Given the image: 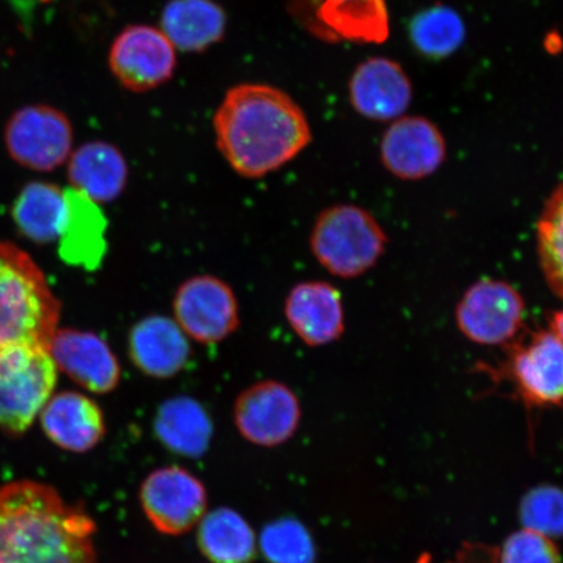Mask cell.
<instances>
[{
    "label": "cell",
    "mask_w": 563,
    "mask_h": 563,
    "mask_svg": "<svg viewBox=\"0 0 563 563\" xmlns=\"http://www.w3.org/2000/svg\"><path fill=\"white\" fill-rule=\"evenodd\" d=\"M232 415L244 440L256 446L276 448L297 433L301 406L291 387L277 379H263L239 394Z\"/></svg>",
    "instance_id": "obj_11"
},
{
    "label": "cell",
    "mask_w": 563,
    "mask_h": 563,
    "mask_svg": "<svg viewBox=\"0 0 563 563\" xmlns=\"http://www.w3.org/2000/svg\"><path fill=\"white\" fill-rule=\"evenodd\" d=\"M284 314L295 335L308 347L329 346L346 330L342 294L323 280H305L288 291Z\"/></svg>",
    "instance_id": "obj_14"
},
{
    "label": "cell",
    "mask_w": 563,
    "mask_h": 563,
    "mask_svg": "<svg viewBox=\"0 0 563 563\" xmlns=\"http://www.w3.org/2000/svg\"><path fill=\"white\" fill-rule=\"evenodd\" d=\"M466 35L463 20L448 7L421 11L410 24V38L417 51L432 59L445 58L461 47Z\"/></svg>",
    "instance_id": "obj_25"
},
{
    "label": "cell",
    "mask_w": 563,
    "mask_h": 563,
    "mask_svg": "<svg viewBox=\"0 0 563 563\" xmlns=\"http://www.w3.org/2000/svg\"><path fill=\"white\" fill-rule=\"evenodd\" d=\"M262 552L271 563H314L316 548L307 528L295 519L267 525L262 533Z\"/></svg>",
    "instance_id": "obj_27"
},
{
    "label": "cell",
    "mask_w": 563,
    "mask_h": 563,
    "mask_svg": "<svg viewBox=\"0 0 563 563\" xmlns=\"http://www.w3.org/2000/svg\"><path fill=\"white\" fill-rule=\"evenodd\" d=\"M154 431L172 452L199 457L210 445L213 422L206 408L195 398L176 396L159 406Z\"/></svg>",
    "instance_id": "obj_21"
},
{
    "label": "cell",
    "mask_w": 563,
    "mask_h": 563,
    "mask_svg": "<svg viewBox=\"0 0 563 563\" xmlns=\"http://www.w3.org/2000/svg\"><path fill=\"white\" fill-rule=\"evenodd\" d=\"M478 369L522 404L530 419L537 411L563 410V344L549 329H525L506 344L501 362Z\"/></svg>",
    "instance_id": "obj_4"
},
{
    "label": "cell",
    "mask_w": 563,
    "mask_h": 563,
    "mask_svg": "<svg viewBox=\"0 0 563 563\" xmlns=\"http://www.w3.org/2000/svg\"><path fill=\"white\" fill-rule=\"evenodd\" d=\"M12 217L31 241L42 244L58 241L67 220L66 189L48 183H31L13 203Z\"/></svg>",
    "instance_id": "obj_24"
},
{
    "label": "cell",
    "mask_w": 563,
    "mask_h": 563,
    "mask_svg": "<svg viewBox=\"0 0 563 563\" xmlns=\"http://www.w3.org/2000/svg\"><path fill=\"white\" fill-rule=\"evenodd\" d=\"M526 300L506 280L482 278L463 294L455 309L457 329L478 346H506L523 332Z\"/></svg>",
    "instance_id": "obj_7"
},
{
    "label": "cell",
    "mask_w": 563,
    "mask_h": 563,
    "mask_svg": "<svg viewBox=\"0 0 563 563\" xmlns=\"http://www.w3.org/2000/svg\"><path fill=\"white\" fill-rule=\"evenodd\" d=\"M379 154L386 170L398 179L420 180L445 161L446 141L427 118L400 117L386 130Z\"/></svg>",
    "instance_id": "obj_13"
},
{
    "label": "cell",
    "mask_w": 563,
    "mask_h": 563,
    "mask_svg": "<svg viewBox=\"0 0 563 563\" xmlns=\"http://www.w3.org/2000/svg\"><path fill=\"white\" fill-rule=\"evenodd\" d=\"M133 367L144 376L168 379L186 371L194 357L191 340L173 317L150 314L133 323L126 336Z\"/></svg>",
    "instance_id": "obj_15"
},
{
    "label": "cell",
    "mask_w": 563,
    "mask_h": 563,
    "mask_svg": "<svg viewBox=\"0 0 563 563\" xmlns=\"http://www.w3.org/2000/svg\"><path fill=\"white\" fill-rule=\"evenodd\" d=\"M48 352L55 364L84 389L108 394L121 384V362L100 335L79 330H56Z\"/></svg>",
    "instance_id": "obj_16"
},
{
    "label": "cell",
    "mask_w": 563,
    "mask_h": 563,
    "mask_svg": "<svg viewBox=\"0 0 563 563\" xmlns=\"http://www.w3.org/2000/svg\"><path fill=\"white\" fill-rule=\"evenodd\" d=\"M59 311V301L33 260L18 246L0 242V349H48Z\"/></svg>",
    "instance_id": "obj_3"
},
{
    "label": "cell",
    "mask_w": 563,
    "mask_h": 563,
    "mask_svg": "<svg viewBox=\"0 0 563 563\" xmlns=\"http://www.w3.org/2000/svg\"><path fill=\"white\" fill-rule=\"evenodd\" d=\"M95 520L51 485L19 481L0 488V563H100Z\"/></svg>",
    "instance_id": "obj_2"
},
{
    "label": "cell",
    "mask_w": 563,
    "mask_h": 563,
    "mask_svg": "<svg viewBox=\"0 0 563 563\" xmlns=\"http://www.w3.org/2000/svg\"><path fill=\"white\" fill-rule=\"evenodd\" d=\"M541 272L551 291L563 300V181L544 203L537 224Z\"/></svg>",
    "instance_id": "obj_26"
},
{
    "label": "cell",
    "mask_w": 563,
    "mask_h": 563,
    "mask_svg": "<svg viewBox=\"0 0 563 563\" xmlns=\"http://www.w3.org/2000/svg\"><path fill=\"white\" fill-rule=\"evenodd\" d=\"M4 140L10 156L19 165L35 172H53L69 157L74 131L58 109L32 104L11 117Z\"/></svg>",
    "instance_id": "obj_10"
},
{
    "label": "cell",
    "mask_w": 563,
    "mask_h": 563,
    "mask_svg": "<svg viewBox=\"0 0 563 563\" xmlns=\"http://www.w3.org/2000/svg\"><path fill=\"white\" fill-rule=\"evenodd\" d=\"M139 499L151 525L167 537L194 530L208 510L206 485L180 466L154 470L141 483Z\"/></svg>",
    "instance_id": "obj_9"
},
{
    "label": "cell",
    "mask_w": 563,
    "mask_h": 563,
    "mask_svg": "<svg viewBox=\"0 0 563 563\" xmlns=\"http://www.w3.org/2000/svg\"><path fill=\"white\" fill-rule=\"evenodd\" d=\"M349 89L354 109L371 121L398 119L412 100L410 77L399 63L387 58H371L358 65Z\"/></svg>",
    "instance_id": "obj_17"
},
{
    "label": "cell",
    "mask_w": 563,
    "mask_h": 563,
    "mask_svg": "<svg viewBox=\"0 0 563 563\" xmlns=\"http://www.w3.org/2000/svg\"><path fill=\"white\" fill-rule=\"evenodd\" d=\"M214 132L218 151L246 179L279 170L312 141L299 104L285 91L264 84L230 89L216 112Z\"/></svg>",
    "instance_id": "obj_1"
},
{
    "label": "cell",
    "mask_w": 563,
    "mask_h": 563,
    "mask_svg": "<svg viewBox=\"0 0 563 563\" xmlns=\"http://www.w3.org/2000/svg\"><path fill=\"white\" fill-rule=\"evenodd\" d=\"M42 427L55 445L74 453H87L106 433L103 412L93 399L75 391L48 400L41 413Z\"/></svg>",
    "instance_id": "obj_18"
},
{
    "label": "cell",
    "mask_w": 563,
    "mask_h": 563,
    "mask_svg": "<svg viewBox=\"0 0 563 563\" xmlns=\"http://www.w3.org/2000/svg\"><path fill=\"white\" fill-rule=\"evenodd\" d=\"M129 165L117 146L104 141L84 144L70 156L68 178L73 188L97 203L115 201L129 183Z\"/></svg>",
    "instance_id": "obj_20"
},
{
    "label": "cell",
    "mask_w": 563,
    "mask_h": 563,
    "mask_svg": "<svg viewBox=\"0 0 563 563\" xmlns=\"http://www.w3.org/2000/svg\"><path fill=\"white\" fill-rule=\"evenodd\" d=\"M498 563H561V554L552 539L523 528L498 549Z\"/></svg>",
    "instance_id": "obj_29"
},
{
    "label": "cell",
    "mask_w": 563,
    "mask_h": 563,
    "mask_svg": "<svg viewBox=\"0 0 563 563\" xmlns=\"http://www.w3.org/2000/svg\"><path fill=\"white\" fill-rule=\"evenodd\" d=\"M109 63L124 88L146 91L170 80L176 67L175 46L156 27L132 25L115 38Z\"/></svg>",
    "instance_id": "obj_12"
},
{
    "label": "cell",
    "mask_w": 563,
    "mask_h": 563,
    "mask_svg": "<svg viewBox=\"0 0 563 563\" xmlns=\"http://www.w3.org/2000/svg\"><path fill=\"white\" fill-rule=\"evenodd\" d=\"M312 2H313V7L316 9V15H317V12H319L321 7L323 4H325L327 0H312Z\"/></svg>",
    "instance_id": "obj_32"
},
{
    "label": "cell",
    "mask_w": 563,
    "mask_h": 563,
    "mask_svg": "<svg viewBox=\"0 0 563 563\" xmlns=\"http://www.w3.org/2000/svg\"><path fill=\"white\" fill-rule=\"evenodd\" d=\"M520 522L549 539L563 537V489L539 485L528 490L519 506Z\"/></svg>",
    "instance_id": "obj_28"
},
{
    "label": "cell",
    "mask_w": 563,
    "mask_h": 563,
    "mask_svg": "<svg viewBox=\"0 0 563 563\" xmlns=\"http://www.w3.org/2000/svg\"><path fill=\"white\" fill-rule=\"evenodd\" d=\"M67 220L59 238L63 262L96 271L108 252V220L98 203L77 189H66Z\"/></svg>",
    "instance_id": "obj_19"
},
{
    "label": "cell",
    "mask_w": 563,
    "mask_h": 563,
    "mask_svg": "<svg viewBox=\"0 0 563 563\" xmlns=\"http://www.w3.org/2000/svg\"><path fill=\"white\" fill-rule=\"evenodd\" d=\"M197 545L211 563H251L257 554L252 527L229 508L206 514L197 531Z\"/></svg>",
    "instance_id": "obj_23"
},
{
    "label": "cell",
    "mask_w": 563,
    "mask_h": 563,
    "mask_svg": "<svg viewBox=\"0 0 563 563\" xmlns=\"http://www.w3.org/2000/svg\"><path fill=\"white\" fill-rule=\"evenodd\" d=\"M449 563H498V549L485 544H464Z\"/></svg>",
    "instance_id": "obj_30"
},
{
    "label": "cell",
    "mask_w": 563,
    "mask_h": 563,
    "mask_svg": "<svg viewBox=\"0 0 563 563\" xmlns=\"http://www.w3.org/2000/svg\"><path fill=\"white\" fill-rule=\"evenodd\" d=\"M56 384L48 349L13 344L0 349V428L23 433L46 406Z\"/></svg>",
    "instance_id": "obj_6"
},
{
    "label": "cell",
    "mask_w": 563,
    "mask_h": 563,
    "mask_svg": "<svg viewBox=\"0 0 563 563\" xmlns=\"http://www.w3.org/2000/svg\"><path fill=\"white\" fill-rule=\"evenodd\" d=\"M389 238L367 209L338 203L316 217L309 249L332 276L354 279L368 273L384 256Z\"/></svg>",
    "instance_id": "obj_5"
},
{
    "label": "cell",
    "mask_w": 563,
    "mask_h": 563,
    "mask_svg": "<svg viewBox=\"0 0 563 563\" xmlns=\"http://www.w3.org/2000/svg\"><path fill=\"white\" fill-rule=\"evenodd\" d=\"M161 25L175 48L199 53L222 38L227 16L213 0H172L162 13Z\"/></svg>",
    "instance_id": "obj_22"
},
{
    "label": "cell",
    "mask_w": 563,
    "mask_h": 563,
    "mask_svg": "<svg viewBox=\"0 0 563 563\" xmlns=\"http://www.w3.org/2000/svg\"><path fill=\"white\" fill-rule=\"evenodd\" d=\"M45 2H47V0H45Z\"/></svg>",
    "instance_id": "obj_33"
},
{
    "label": "cell",
    "mask_w": 563,
    "mask_h": 563,
    "mask_svg": "<svg viewBox=\"0 0 563 563\" xmlns=\"http://www.w3.org/2000/svg\"><path fill=\"white\" fill-rule=\"evenodd\" d=\"M173 319L191 342L213 346L241 327V307L227 280L213 274H199L176 288Z\"/></svg>",
    "instance_id": "obj_8"
},
{
    "label": "cell",
    "mask_w": 563,
    "mask_h": 563,
    "mask_svg": "<svg viewBox=\"0 0 563 563\" xmlns=\"http://www.w3.org/2000/svg\"><path fill=\"white\" fill-rule=\"evenodd\" d=\"M549 330L559 338L563 344V308L548 316Z\"/></svg>",
    "instance_id": "obj_31"
}]
</instances>
